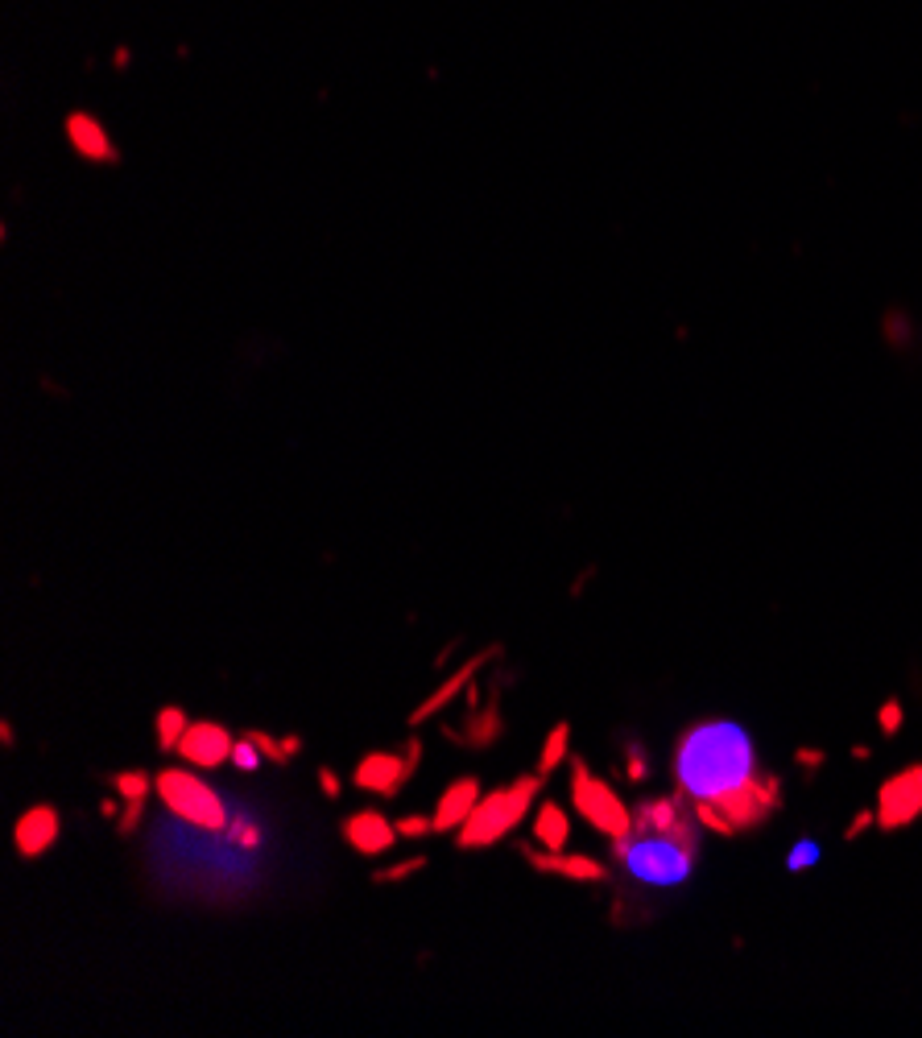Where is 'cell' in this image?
I'll return each mask as SVG.
<instances>
[{
  "mask_svg": "<svg viewBox=\"0 0 922 1038\" xmlns=\"http://www.w3.org/2000/svg\"><path fill=\"white\" fill-rule=\"evenodd\" d=\"M674 790L695 807L703 832L741 836L782 807V782L761 766L757 745L736 720H699L683 728L670 753Z\"/></svg>",
  "mask_w": 922,
  "mask_h": 1038,
  "instance_id": "cell-1",
  "label": "cell"
},
{
  "mask_svg": "<svg viewBox=\"0 0 922 1038\" xmlns=\"http://www.w3.org/2000/svg\"><path fill=\"white\" fill-rule=\"evenodd\" d=\"M699 832L703 823L683 790L658 799H641L633 807L629 836L612 840V861L625 865V873L641 885L674 890L695 873L699 861Z\"/></svg>",
  "mask_w": 922,
  "mask_h": 1038,
  "instance_id": "cell-2",
  "label": "cell"
},
{
  "mask_svg": "<svg viewBox=\"0 0 922 1038\" xmlns=\"http://www.w3.org/2000/svg\"><path fill=\"white\" fill-rule=\"evenodd\" d=\"M542 774H521L497 790H488V795L476 803V811L468 815V823L455 832V848L459 852H480V848H493V844H505L521 823H526L542 799Z\"/></svg>",
  "mask_w": 922,
  "mask_h": 1038,
  "instance_id": "cell-3",
  "label": "cell"
},
{
  "mask_svg": "<svg viewBox=\"0 0 922 1038\" xmlns=\"http://www.w3.org/2000/svg\"><path fill=\"white\" fill-rule=\"evenodd\" d=\"M153 795L162 799V807L174 819L191 823V828H199V832H228V823H232L224 795L203 778V770L187 766V761L162 766L158 774H153Z\"/></svg>",
  "mask_w": 922,
  "mask_h": 1038,
  "instance_id": "cell-4",
  "label": "cell"
},
{
  "mask_svg": "<svg viewBox=\"0 0 922 1038\" xmlns=\"http://www.w3.org/2000/svg\"><path fill=\"white\" fill-rule=\"evenodd\" d=\"M567 790H571L575 815L588 823L592 832H600L608 844L621 840V836H629V828H633V807L617 795V786H612L608 778H600L583 757H571Z\"/></svg>",
  "mask_w": 922,
  "mask_h": 1038,
  "instance_id": "cell-5",
  "label": "cell"
},
{
  "mask_svg": "<svg viewBox=\"0 0 922 1038\" xmlns=\"http://www.w3.org/2000/svg\"><path fill=\"white\" fill-rule=\"evenodd\" d=\"M422 766V737L410 732L402 749H373L352 766V786L373 799H397Z\"/></svg>",
  "mask_w": 922,
  "mask_h": 1038,
  "instance_id": "cell-6",
  "label": "cell"
},
{
  "mask_svg": "<svg viewBox=\"0 0 922 1038\" xmlns=\"http://www.w3.org/2000/svg\"><path fill=\"white\" fill-rule=\"evenodd\" d=\"M877 828L881 832H902L922 815V761H910L898 774H889L877 786Z\"/></svg>",
  "mask_w": 922,
  "mask_h": 1038,
  "instance_id": "cell-7",
  "label": "cell"
},
{
  "mask_svg": "<svg viewBox=\"0 0 922 1038\" xmlns=\"http://www.w3.org/2000/svg\"><path fill=\"white\" fill-rule=\"evenodd\" d=\"M232 749H236V732L220 720H191L187 737L178 745V761H187V766L211 774V770H224L232 766Z\"/></svg>",
  "mask_w": 922,
  "mask_h": 1038,
  "instance_id": "cell-8",
  "label": "cell"
},
{
  "mask_svg": "<svg viewBox=\"0 0 922 1038\" xmlns=\"http://www.w3.org/2000/svg\"><path fill=\"white\" fill-rule=\"evenodd\" d=\"M340 832H344V844L356 852V857H368V861L385 857V852H393V844L402 840L397 819H389L381 807H360V811L344 815Z\"/></svg>",
  "mask_w": 922,
  "mask_h": 1038,
  "instance_id": "cell-9",
  "label": "cell"
},
{
  "mask_svg": "<svg viewBox=\"0 0 922 1038\" xmlns=\"http://www.w3.org/2000/svg\"><path fill=\"white\" fill-rule=\"evenodd\" d=\"M58 836H63V811L54 803H34L13 823V852L21 861H38L58 844Z\"/></svg>",
  "mask_w": 922,
  "mask_h": 1038,
  "instance_id": "cell-10",
  "label": "cell"
},
{
  "mask_svg": "<svg viewBox=\"0 0 922 1038\" xmlns=\"http://www.w3.org/2000/svg\"><path fill=\"white\" fill-rule=\"evenodd\" d=\"M521 857H526L538 873H550V877H563V881H579V885H600V881H608L612 877V869L604 865V861H596V857H588V852H546V848H538V844H521Z\"/></svg>",
  "mask_w": 922,
  "mask_h": 1038,
  "instance_id": "cell-11",
  "label": "cell"
},
{
  "mask_svg": "<svg viewBox=\"0 0 922 1038\" xmlns=\"http://www.w3.org/2000/svg\"><path fill=\"white\" fill-rule=\"evenodd\" d=\"M488 658H501V646H493V650H480V654H472L468 662H459V670H455V675H447V679H443V683H439V687L430 691V695L422 699V704L410 712V728H418V724H426V720H435L443 708H451L455 699H459V695H464V691L476 683L480 666H484Z\"/></svg>",
  "mask_w": 922,
  "mask_h": 1038,
  "instance_id": "cell-12",
  "label": "cell"
},
{
  "mask_svg": "<svg viewBox=\"0 0 922 1038\" xmlns=\"http://www.w3.org/2000/svg\"><path fill=\"white\" fill-rule=\"evenodd\" d=\"M484 799V782L476 778V774H459L455 782H447L443 790H439V799H435V811H430V819H435V832H459L468 823V815L476 811V803Z\"/></svg>",
  "mask_w": 922,
  "mask_h": 1038,
  "instance_id": "cell-13",
  "label": "cell"
},
{
  "mask_svg": "<svg viewBox=\"0 0 922 1038\" xmlns=\"http://www.w3.org/2000/svg\"><path fill=\"white\" fill-rule=\"evenodd\" d=\"M63 133H67L71 149H75V154H79L83 162H96V166H112V162H120V149L112 145L108 129L100 125V116H91V112H67Z\"/></svg>",
  "mask_w": 922,
  "mask_h": 1038,
  "instance_id": "cell-14",
  "label": "cell"
},
{
  "mask_svg": "<svg viewBox=\"0 0 922 1038\" xmlns=\"http://www.w3.org/2000/svg\"><path fill=\"white\" fill-rule=\"evenodd\" d=\"M505 732V720H501V704L497 699H488V704H472V716L459 720V724H447L443 737L451 745H464V749H488L497 745Z\"/></svg>",
  "mask_w": 922,
  "mask_h": 1038,
  "instance_id": "cell-15",
  "label": "cell"
},
{
  "mask_svg": "<svg viewBox=\"0 0 922 1038\" xmlns=\"http://www.w3.org/2000/svg\"><path fill=\"white\" fill-rule=\"evenodd\" d=\"M530 844L546 848V852H563L571 844V815L559 799H538L534 815H530Z\"/></svg>",
  "mask_w": 922,
  "mask_h": 1038,
  "instance_id": "cell-16",
  "label": "cell"
},
{
  "mask_svg": "<svg viewBox=\"0 0 922 1038\" xmlns=\"http://www.w3.org/2000/svg\"><path fill=\"white\" fill-rule=\"evenodd\" d=\"M187 728H191L187 708L166 704V708H158V716H153V745H158L162 753H178L182 737H187Z\"/></svg>",
  "mask_w": 922,
  "mask_h": 1038,
  "instance_id": "cell-17",
  "label": "cell"
},
{
  "mask_svg": "<svg viewBox=\"0 0 922 1038\" xmlns=\"http://www.w3.org/2000/svg\"><path fill=\"white\" fill-rule=\"evenodd\" d=\"M563 766H571V724H567V720L550 724L546 741H542V753H538V774L550 778V774L563 770Z\"/></svg>",
  "mask_w": 922,
  "mask_h": 1038,
  "instance_id": "cell-18",
  "label": "cell"
},
{
  "mask_svg": "<svg viewBox=\"0 0 922 1038\" xmlns=\"http://www.w3.org/2000/svg\"><path fill=\"white\" fill-rule=\"evenodd\" d=\"M108 786H112V795H116L120 803H137V799H149V795H153V774L129 766V770L108 774Z\"/></svg>",
  "mask_w": 922,
  "mask_h": 1038,
  "instance_id": "cell-19",
  "label": "cell"
},
{
  "mask_svg": "<svg viewBox=\"0 0 922 1038\" xmlns=\"http://www.w3.org/2000/svg\"><path fill=\"white\" fill-rule=\"evenodd\" d=\"M249 737L261 745V753H265L269 766H286L290 757L302 753V737H298V732H294V737H282V741H278V737H269L265 728H249Z\"/></svg>",
  "mask_w": 922,
  "mask_h": 1038,
  "instance_id": "cell-20",
  "label": "cell"
},
{
  "mask_svg": "<svg viewBox=\"0 0 922 1038\" xmlns=\"http://www.w3.org/2000/svg\"><path fill=\"white\" fill-rule=\"evenodd\" d=\"M621 761H625V782H633V786H641L645 778H650V757H645V745L637 741V737H625L621 741Z\"/></svg>",
  "mask_w": 922,
  "mask_h": 1038,
  "instance_id": "cell-21",
  "label": "cell"
},
{
  "mask_svg": "<svg viewBox=\"0 0 922 1038\" xmlns=\"http://www.w3.org/2000/svg\"><path fill=\"white\" fill-rule=\"evenodd\" d=\"M232 766H236L240 774H257V770L265 766V753H261V745L249 737V732H240V737H236V749H232Z\"/></svg>",
  "mask_w": 922,
  "mask_h": 1038,
  "instance_id": "cell-22",
  "label": "cell"
},
{
  "mask_svg": "<svg viewBox=\"0 0 922 1038\" xmlns=\"http://www.w3.org/2000/svg\"><path fill=\"white\" fill-rule=\"evenodd\" d=\"M819 857H823L819 840H798V844L786 852V869H790V873H807V869L819 865Z\"/></svg>",
  "mask_w": 922,
  "mask_h": 1038,
  "instance_id": "cell-23",
  "label": "cell"
},
{
  "mask_svg": "<svg viewBox=\"0 0 922 1038\" xmlns=\"http://www.w3.org/2000/svg\"><path fill=\"white\" fill-rule=\"evenodd\" d=\"M426 865H430L426 857H406V861H397V865H385V869H377V873H373V881H377V885H397V881H406V877L422 873Z\"/></svg>",
  "mask_w": 922,
  "mask_h": 1038,
  "instance_id": "cell-24",
  "label": "cell"
},
{
  "mask_svg": "<svg viewBox=\"0 0 922 1038\" xmlns=\"http://www.w3.org/2000/svg\"><path fill=\"white\" fill-rule=\"evenodd\" d=\"M902 724H906V712H902V699H894V695H889V699H885V704L877 708V728L885 732V737H898V732H902Z\"/></svg>",
  "mask_w": 922,
  "mask_h": 1038,
  "instance_id": "cell-25",
  "label": "cell"
},
{
  "mask_svg": "<svg viewBox=\"0 0 922 1038\" xmlns=\"http://www.w3.org/2000/svg\"><path fill=\"white\" fill-rule=\"evenodd\" d=\"M397 832H402V840H422V836H435V819H430V815H422V811H410V815H402V819H397Z\"/></svg>",
  "mask_w": 922,
  "mask_h": 1038,
  "instance_id": "cell-26",
  "label": "cell"
},
{
  "mask_svg": "<svg viewBox=\"0 0 922 1038\" xmlns=\"http://www.w3.org/2000/svg\"><path fill=\"white\" fill-rule=\"evenodd\" d=\"M145 803H149V799H137V803H125V807H120V819H116V836H137V828H141V815H145Z\"/></svg>",
  "mask_w": 922,
  "mask_h": 1038,
  "instance_id": "cell-27",
  "label": "cell"
},
{
  "mask_svg": "<svg viewBox=\"0 0 922 1038\" xmlns=\"http://www.w3.org/2000/svg\"><path fill=\"white\" fill-rule=\"evenodd\" d=\"M315 782H319V790H323V795H327L331 803H335V799H344V778H340V774H335L331 766H319Z\"/></svg>",
  "mask_w": 922,
  "mask_h": 1038,
  "instance_id": "cell-28",
  "label": "cell"
},
{
  "mask_svg": "<svg viewBox=\"0 0 922 1038\" xmlns=\"http://www.w3.org/2000/svg\"><path fill=\"white\" fill-rule=\"evenodd\" d=\"M873 823H877V811H860L856 819H848V828H844V840H860V836H865V832L873 828Z\"/></svg>",
  "mask_w": 922,
  "mask_h": 1038,
  "instance_id": "cell-29",
  "label": "cell"
},
{
  "mask_svg": "<svg viewBox=\"0 0 922 1038\" xmlns=\"http://www.w3.org/2000/svg\"><path fill=\"white\" fill-rule=\"evenodd\" d=\"M794 761H798V766H803V770L811 774V770H819V766H823L827 757H823V753H815V749H798V753H794Z\"/></svg>",
  "mask_w": 922,
  "mask_h": 1038,
  "instance_id": "cell-30",
  "label": "cell"
},
{
  "mask_svg": "<svg viewBox=\"0 0 922 1038\" xmlns=\"http://www.w3.org/2000/svg\"><path fill=\"white\" fill-rule=\"evenodd\" d=\"M13 741H17V737H13V724H9V720H0V745L13 749Z\"/></svg>",
  "mask_w": 922,
  "mask_h": 1038,
  "instance_id": "cell-31",
  "label": "cell"
},
{
  "mask_svg": "<svg viewBox=\"0 0 922 1038\" xmlns=\"http://www.w3.org/2000/svg\"><path fill=\"white\" fill-rule=\"evenodd\" d=\"M852 757H856V761H869V757H873V749H869V745H856V749H852Z\"/></svg>",
  "mask_w": 922,
  "mask_h": 1038,
  "instance_id": "cell-32",
  "label": "cell"
}]
</instances>
